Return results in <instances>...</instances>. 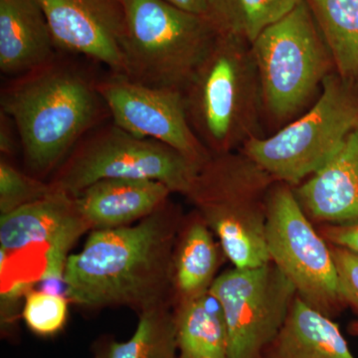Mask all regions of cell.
<instances>
[{
    "mask_svg": "<svg viewBox=\"0 0 358 358\" xmlns=\"http://www.w3.org/2000/svg\"><path fill=\"white\" fill-rule=\"evenodd\" d=\"M183 217L169 199L134 225L92 230L68 258L66 296L84 310L127 307L138 315L173 306V252Z\"/></svg>",
    "mask_w": 358,
    "mask_h": 358,
    "instance_id": "obj_1",
    "label": "cell"
},
{
    "mask_svg": "<svg viewBox=\"0 0 358 358\" xmlns=\"http://www.w3.org/2000/svg\"><path fill=\"white\" fill-rule=\"evenodd\" d=\"M98 81L57 56L2 89L1 112L13 120L26 166L36 178L55 173L77 143L110 117Z\"/></svg>",
    "mask_w": 358,
    "mask_h": 358,
    "instance_id": "obj_2",
    "label": "cell"
},
{
    "mask_svg": "<svg viewBox=\"0 0 358 358\" xmlns=\"http://www.w3.org/2000/svg\"><path fill=\"white\" fill-rule=\"evenodd\" d=\"M190 127L211 155L263 136L262 91L251 44L218 34L183 90Z\"/></svg>",
    "mask_w": 358,
    "mask_h": 358,
    "instance_id": "obj_3",
    "label": "cell"
},
{
    "mask_svg": "<svg viewBox=\"0 0 358 358\" xmlns=\"http://www.w3.org/2000/svg\"><path fill=\"white\" fill-rule=\"evenodd\" d=\"M277 181L243 152L211 155L185 195L235 268L272 262L266 242L268 200Z\"/></svg>",
    "mask_w": 358,
    "mask_h": 358,
    "instance_id": "obj_4",
    "label": "cell"
},
{
    "mask_svg": "<svg viewBox=\"0 0 358 358\" xmlns=\"http://www.w3.org/2000/svg\"><path fill=\"white\" fill-rule=\"evenodd\" d=\"M251 48L262 91L263 119L275 127L282 128L303 114L336 71L306 0L266 28Z\"/></svg>",
    "mask_w": 358,
    "mask_h": 358,
    "instance_id": "obj_5",
    "label": "cell"
},
{
    "mask_svg": "<svg viewBox=\"0 0 358 358\" xmlns=\"http://www.w3.org/2000/svg\"><path fill=\"white\" fill-rule=\"evenodd\" d=\"M358 128V82L329 74L315 102L268 136L240 150L278 182L292 187L320 171Z\"/></svg>",
    "mask_w": 358,
    "mask_h": 358,
    "instance_id": "obj_6",
    "label": "cell"
},
{
    "mask_svg": "<svg viewBox=\"0 0 358 358\" xmlns=\"http://www.w3.org/2000/svg\"><path fill=\"white\" fill-rule=\"evenodd\" d=\"M124 74L145 86L185 90L218 33L204 15L164 0H122Z\"/></svg>",
    "mask_w": 358,
    "mask_h": 358,
    "instance_id": "obj_7",
    "label": "cell"
},
{
    "mask_svg": "<svg viewBox=\"0 0 358 358\" xmlns=\"http://www.w3.org/2000/svg\"><path fill=\"white\" fill-rule=\"evenodd\" d=\"M201 166L176 148L152 138H138L112 122L85 136L49 183L54 192L75 199L103 179H150L185 196Z\"/></svg>",
    "mask_w": 358,
    "mask_h": 358,
    "instance_id": "obj_8",
    "label": "cell"
},
{
    "mask_svg": "<svg viewBox=\"0 0 358 358\" xmlns=\"http://www.w3.org/2000/svg\"><path fill=\"white\" fill-rule=\"evenodd\" d=\"M266 242L271 261L293 284L296 296L331 319L341 310L331 246L286 183L277 181L268 195Z\"/></svg>",
    "mask_w": 358,
    "mask_h": 358,
    "instance_id": "obj_9",
    "label": "cell"
},
{
    "mask_svg": "<svg viewBox=\"0 0 358 358\" xmlns=\"http://www.w3.org/2000/svg\"><path fill=\"white\" fill-rule=\"evenodd\" d=\"M222 310L227 358H262L288 319L296 289L274 263L227 271L209 289Z\"/></svg>",
    "mask_w": 358,
    "mask_h": 358,
    "instance_id": "obj_10",
    "label": "cell"
},
{
    "mask_svg": "<svg viewBox=\"0 0 358 358\" xmlns=\"http://www.w3.org/2000/svg\"><path fill=\"white\" fill-rule=\"evenodd\" d=\"M98 89L120 128L166 143L201 166L210 159L188 122L182 91L145 86L114 73L99 79Z\"/></svg>",
    "mask_w": 358,
    "mask_h": 358,
    "instance_id": "obj_11",
    "label": "cell"
},
{
    "mask_svg": "<svg viewBox=\"0 0 358 358\" xmlns=\"http://www.w3.org/2000/svg\"><path fill=\"white\" fill-rule=\"evenodd\" d=\"M91 230L76 199L54 192L0 217V248L7 253L44 246V268L40 280L64 282L68 253L84 233Z\"/></svg>",
    "mask_w": 358,
    "mask_h": 358,
    "instance_id": "obj_12",
    "label": "cell"
},
{
    "mask_svg": "<svg viewBox=\"0 0 358 358\" xmlns=\"http://www.w3.org/2000/svg\"><path fill=\"white\" fill-rule=\"evenodd\" d=\"M59 51L80 54L124 74L122 0H37Z\"/></svg>",
    "mask_w": 358,
    "mask_h": 358,
    "instance_id": "obj_13",
    "label": "cell"
},
{
    "mask_svg": "<svg viewBox=\"0 0 358 358\" xmlns=\"http://www.w3.org/2000/svg\"><path fill=\"white\" fill-rule=\"evenodd\" d=\"M308 217L329 225L358 223V128L317 173L293 187Z\"/></svg>",
    "mask_w": 358,
    "mask_h": 358,
    "instance_id": "obj_14",
    "label": "cell"
},
{
    "mask_svg": "<svg viewBox=\"0 0 358 358\" xmlns=\"http://www.w3.org/2000/svg\"><path fill=\"white\" fill-rule=\"evenodd\" d=\"M46 16L37 0H0V70L22 76L57 57Z\"/></svg>",
    "mask_w": 358,
    "mask_h": 358,
    "instance_id": "obj_15",
    "label": "cell"
},
{
    "mask_svg": "<svg viewBox=\"0 0 358 358\" xmlns=\"http://www.w3.org/2000/svg\"><path fill=\"white\" fill-rule=\"evenodd\" d=\"M171 190L150 179H103L80 193L76 203L91 230L122 227L141 221L166 203Z\"/></svg>",
    "mask_w": 358,
    "mask_h": 358,
    "instance_id": "obj_16",
    "label": "cell"
},
{
    "mask_svg": "<svg viewBox=\"0 0 358 358\" xmlns=\"http://www.w3.org/2000/svg\"><path fill=\"white\" fill-rule=\"evenodd\" d=\"M219 265L210 228L196 211L183 217L173 252L174 307L208 293Z\"/></svg>",
    "mask_w": 358,
    "mask_h": 358,
    "instance_id": "obj_17",
    "label": "cell"
},
{
    "mask_svg": "<svg viewBox=\"0 0 358 358\" xmlns=\"http://www.w3.org/2000/svg\"><path fill=\"white\" fill-rule=\"evenodd\" d=\"M262 358H355L331 317L294 299L284 327Z\"/></svg>",
    "mask_w": 358,
    "mask_h": 358,
    "instance_id": "obj_18",
    "label": "cell"
},
{
    "mask_svg": "<svg viewBox=\"0 0 358 358\" xmlns=\"http://www.w3.org/2000/svg\"><path fill=\"white\" fill-rule=\"evenodd\" d=\"M180 358H227L222 310L210 292L174 307Z\"/></svg>",
    "mask_w": 358,
    "mask_h": 358,
    "instance_id": "obj_19",
    "label": "cell"
},
{
    "mask_svg": "<svg viewBox=\"0 0 358 358\" xmlns=\"http://www.w3.org/2000/svg\"><path fill=\"white\" fill-rule=\"evenodd\" d=\"M333 56L336 72L358 82V0H306Z\"/></svg>",
    "mask_w": 358,
    "mask_h": 358,
    "instance_id": "obj_20",
    "label": "cell"
},
{
    "mask_svg": "<svg viewBox=\"0 0 358 358\" xmlns=\"http://www.w3.org/2000/svg\"><path fill=\"white\" fill-rule=\"evenodd\" d=\"M301 0H208L204 16L218 34L252 44L257 37L293 10Z\"/></svg>",
    "mask_w": 358,
    "mask_h": 358,
    "instance_id": "obj_21",
    "label": "cell"
},
{
    "mask_svg": "<svg viewBox=\"0 0 358 358\" xmlns=\"http://www.w3.org/2000/svg\"><path fill=\"white\" fill-rule=\"evenodd\" d=\"M173 306H160L140 313L136 331L126 341H106L93 358H176L178 350Z\"/></svg>",
    "mask_w": 358,
    "mask_h": 358,
    "instance_id": "obj_22",
    "label": "cell"
},
{
    "mask_svg": "<svg viewBox=\"0 0 358 358\" xmlns=\"http://www.w3.org/2000/svg\"><path fill=\"white\" fill-rule=\"evenodd\" d=\"M69 301L67 296L55 292L32 288L26 294L21 317L33 334L52 338L67 324Z\"/></svg>",
    "mask_w": 358,
    "mask_h": 358,
    "instance_id": "obj_23",
    "label": "cell"
},
{
    "mask_svg": "<svg viewBox=\"0 0 358 358\" xmlns=\"http://www.w3.org/2000/svg\"><path fill=\"white\" fill-rule=\"evenodd\" d=\"M53 192L50 183L34 176H28L13 166L6 157L0 160V212L10 213L31 204Z\"/></svg>",
    "mask_w": 358,
    "mask_h": 358,
    "instance_id": "obj_24",
    "label": "cell"
},
{
    "mask_svg": "<svg viewBox=\"0 0 358 358\" xmlns=\"http://www.w3.org/2000/svg\"><path fill=\"white\" fill-rule=\"evenodd\" d=\"M329 246L336 265L339 298L358 315V253L345 247Z\"/></svg>",
    "mask_w": 358,
    "mask_h": 358,
    "instance_id": "obj_25",
    "label": "cell"
},
{
    "mask_svg": "<svg viewBox=\"0 0 358 358\" xmlns=\"http://www.w3.org/2000/svg\"><path fill=\"white\" fill-rule=\"evenodd\" d=\"M33 288L31 282H14L10 288L1 294V334L4 338H13L17 331L21 301Z\"/></svg>",
    "mask_w": 358,
    "mask_h": 358,
    "instance_id": "obj_26",
    "label": "cell"
},
{
    "mask_svg": "<svg viewBox=\"0 0 358 358\" xmlns=\"http://www.w3.org/2000/svg\"><path fill=\"white\" fill-rule=\"evenodd\" d=\"M320 235L331 245L345 247L358 253V223L352 225H329L320 229Z\"/></svg>",
    "mask_w": 358,
    "mask_h": 358,
    "instance_id": "obj_27",
    "label": "cell"
},
{
    "mask_svg": "<svg viewBox=\"0 0 358 358\" xmlns=\"http://www.w3.org/2000/svg\"><path fill=\"white\" fill-rule=\"evenodd\" d=\"M14 131H16V128L13 120L3 112H0V152L6 159L13 157L16 152Z\"/></svg>",
    "mask_w": 358,
    "mask_h": 358,
    "instance_id": "obj_28",
    "label": "cell"
},
{
    "mask_svg": "<svg viewBox=\"0 0 358 358\" xmlns=\"http://www.w3.org/2000/svg\"><path fill=\"white\" fill-rule=\"evenodd\" d=\"M179 9L199 15H204L208 0H164Z\"/></svg>",
    "mask_w": 358,
    "mask_h": 358,
    "instance_id": "obj_29",
    "label": "cell"
},
{
    "mask_svg": "<svg viewBox=\"0 0 358 358\" xmlns=\"http://www.w3.org/2000/svg\"><path fill=\"white\" fill-rule=\"evenodd\" d=\"M348 331L352 336H358V320L352 322V324L348 326Z\"/></svg>",
    "mask_w": 358,
    "mask_h": 358,
    "instance_id": "obj_30",
    "label": "cell"
}]
</instances>
